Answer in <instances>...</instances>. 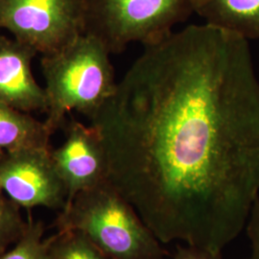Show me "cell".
<instances>
[{
    "instance_id": "1",
    "label": "cell",
    "mask_w": 259,
    "mask_h": 259,
    "mask_svg": "<svg viewBox=\"0 0 259 259\" xmlns=\"http://www.w3.org/2000/svg\"><path fill=\"white\" fill-rule=\"evenodd\" d=\"M109 181L161 244L213 251L259 196V81L247 39L208 24L142 54L91 119Z\"/></svg>"
},
{
    "instance_id": "2",
    "label": "cell",
    "mask_w": 259,
    "mask_h": 259,
    "mask_svg": "<svg viewBox=\"0 0 259 259\" xmlns=\"http://www.w3.org/2000/svg\"><path fill=\"white\" fill-rule=\"evenodd\" d=\"M53 226L58 232H82L111 259H164L167 254L135 207L110 181L76 195Z\"/></svg>"
},
{
    "instance_id": "3",
    "label": "cell",
    "mask_w": 259,
    "mask_h": 259,
    "mask_svg": "<svg viewBox=\"0 0 259 259\" xmlns=\"http://www.w3.org/2000/svg\"><path fill=\"white\" fill-rule=\"evenodd\" d=\"M40 64L48 102L45 123L52 134L63 126L66 113L71 111L93 119L118 83L110 52L87 34L55 53L42 56Z\"/></svg>"
},
{
    "instance_id": "4",
    "label": "cell",
    "mask_w": 259,
    "mask_h": 259,
    "mask_svg": "<svg viewBox=\"0 0 259 259\" xmlns=\"http://www.w3.org/2000/svg\"><path fill=\"white\" fill-rule=\"evenodd\" d=\"M83 34L97 38L110 54L130 44L144 47L168 37L194 12L193 0H82Z\"/></svg>"
},
{
    "instance_id": "5",
    "label": "cell",
    "mask_w": 259,
    "mask_h": 259,
    "mask_svg": "<svg viewBox=\"0 0 259 259\" xmlns=\"http://www.w3.org/2000/svg\"><path fill=\"white\" fill-rule=\"evenodd\" d=\"M0 28L42 56L83 34L82 0H0Z\"/></svg>"
},
{
    "instance_id": "6",
    "label": "cell",
    "mask_w": 259,
    "mask_h": 259,
    "mask_svg": "<svg viewBox=\"0 0 259 259\" xmlns=\"http://www.w3.org/2000/svg\"><path fill=\"white\" fill-rule=\"evenodd\" d=\"M51 148H26L0 156V188L30 211L33 207L65 208L67 192L56 169Z\"/></svg>"
},
{
    "instance_id": "7",
    "label": "cell",
    "mask_w": 259,
    "mask_h": 259,
    "mask_svg": "<svg viewBox=\"0 0 259 259\" xmlns=\"http://www.w3.org/2000/svg\"><path fill=\"white\" fill-rule=\"evenodd\" d=\"M51 157L66 188V204L78 193L109 181L106 149L99 131L92 124L71 121L65 128L64 144L51 150Z\"/></svg>"
},
{
    "instance_id": "8",
    "label": "cell",
    "mask_w": 259,
    "mask_h": 259,
    "mask_svg": "<svg viewBox=\"0 0 259 259\" xmlns=\"http://www.w3.org/2000/svg\"><path fill=\"white\" fill-rule=\"evenodd\" d=\"M37 54L15 38L0 36V103L27 113L47 112L46 89L32 72V60Z\"/></svg>"
},
{
    "instance_id": "9",
    "label": "cell",
    "mask_w": 259,
    "mask_h": 259,
    "mask_svg": "<svg viewBox=\"0 0 259 259\" xmlns=\"http://www.w3.org/2000/svg\"><path fill=\"white\" fill-rule=\"evenodd\" d=\"M193 10L213 27L259 38V0H193Z\"/></svg>"
},
{
    "instance_id": "10",
    "label": "cell",
    "mask_w": 259,
    "mask_h": 259,
    "mask_svg": "<svg viewBox=\"0 0 259 259\" xmlns=\"http://www.w3.org/2000/svg\"><path fill=\"white\" fill-rule=\"evenodd\" d=\"M52 135L45 121L0 103V156L20 149L50 148Z\"/></svg>"
},
{
    "instance_id": "11",
    "label": "cell",
    "mask_w": 259,
    "mask_h": 259,
    "mask_svg": "<svg viewBox=\"0 0 259 259\" xmlns=\"http://www.w3.org/2000/svg\"><path fill=\"white\" fill-rule=\"evenodd\" d=\"M50 250L54 259H111L76 231L57 232L51 236Z\"/></svg>"
},
{
    "instance_id": "12",
    "label": "cell",
    "mask_w": 259,
    "mask_h": 259,
    "mask_svg": "<svg viewBox=\"0 0 259 259\" xmlns=\"http://www.w3.org/2000/svg\"><path fill=\"white\" fill-rule=\"evenodd\" d=\"M46 232L44 223L29 217L27 228L22 237L12 250H6L0 259H54L51 250V237L42 239Z\"/></svg>"
},
{
    "instance_id": "13",
    "label": "cell",
    "mask_w": 259,
    "mask_h": 259,
    "mask_svg": "<svg viewBox=\"0 0 259 259\" xmlns=\"http://www.w3.org/2000/svg\"><path fill=\"white\" fill-rule=\"evenodd\" d=\"M20 208L0 188V255L11 244H16L26 231L28 222L23 220Z\"/></svg>"
},
{
    "instance_id": "14",
    "label": "cell",
    "mask_w": 259,
    "mask_h": 259,
    "mask_svg": "<svg viewBox=\"0 0 259 259\" xmlns=\"http://www.w3.org/2000/svg\"><path fill=\"white\" fill-rule=\"evenodd\" d=\"M245 229L250 245V254L245 259H259V197L253 204Z\"/></svg>"
},
{
    "instance_id": "15",
    "label": "cell",
    "mask_w": 259,
    "mask_h": 259,
    "mask_svg": "<svg viewBox=\"0 0 259 259\" xmlns=\"http://www.w3.org/2000/svg\"><path fill=\"white\" fill-rule=\"evenodd\" d=\"M173 259H223L222 251H213L192 245L179 246Z\"/></svg>"
}]
</instances>
